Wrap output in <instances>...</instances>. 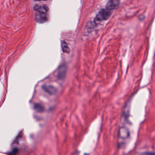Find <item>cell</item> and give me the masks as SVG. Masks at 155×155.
I'll return each instance as SVG.
<instances>
[{
    "instance_id": "ba28073f",
    "label": "cell",
    "mask_w": 155,
    "mask_h": 155,
    "mask_svg": "<svg viewBox=\"0 0 155 155\" xmlns=\"http://www.w3.org/2000/svg\"><path fill=\"white\" fill-rule=\"evenodd\" d=\"M34 108H35V109H36L37 111L39 112H43V111L44 110L43 107L42 105H40V104H35V106H34Z\"/></svg>"
},
{
    "instance_id": "52a82bcc",
    "label": "cell",
    "mask_w": 155,
    "mask_h": 155,
    "mask_svg": "<svg viewBox=\"0 0 155 155\" xmlns=\"http://www.w3.org/2000/svg\"><path fill=\"white\" fill-rule=\"evenodd\" d=\"M61 45H62V50H63V51L64 52L66 53H69V52H70V48H69V47H68L67 43H66L65 41H62Z\"/></svg>"
},
{
    "instance_id": "7a4b0ae2",
    "label": "cell",
    "mask_w": 155,
    "mask_h": 155,
    "mask_svg": "<svg viewBox=\"0 0 155 155\" xmlns=\"http://www.w3.org/2000/svg\"><path fill=\"white\" fill-rule=\"evenodd\" d=\"M128 130L125 127H121L119 131V137L121 140H127L129 137Z\"/></svg>"
},
{
    "instance_id": "30bf717a",
    "label": "cell",
    "mask_w": 155,
    "mask_h": 155,
    "mask_svg": "<svg viewBox=\"0 0 155 155\" xmlns=\"http://www.w3.org/2000/svg\"><path fill=\"white\" fill-rule=\"evenodd\" d=\"M153 155H155V153H153Z\"/></svg>"
},
{
    "instance_id": "8992f818",
    "label": "cell",
    "mask_w": 155,
    "mask_h": 155,
    "mask_svg": "<svg viewBox=\"0 0 155 155\" xmlns=\"http://www.w3.org/2000/svg\"><path fill=\"white\" fill-rule=\"evenodd\" d=\"M66 66L63 65L59 68V71L57 73V77L59 79H63L65 77L66 73Z\"/></svg>"
},
{
    "instance_id": "9c48e42d",
    "label": "cell",
    "mask_w": 155,
    "mask_h": 155,
    "mask_svg": "<svg viewBox=\"0 0 155 155\" xmlns=\"http://www.w3.org/2000/svg\"><path fill=\"white\" fill-rule=\"evenodd\" d=\"M143 155H150V153H147L146 154H144Z\"/></svg>"
},
{
    "instance_id": "5b68a950",
    "label": "cell",
    "mask_w": 155,
    "mask_h": 155,
    "mask_svg": "<svg viewBox=\"0 0 155 155\" xmlns=\"http://www.w3.org/2000/svg\"><path fill=\"white\" fill-rule=\"evenodd\" d=\"M35 19L37 22L43 23L47 21L48 18L46 14H41L37 13L35 15Z\"/></svg>"
},
{
    "instance_id": "3957f363",
    "label": "cell",
    "mask_w": 155,
    "mask_h": 155,
    "mask_svg": "<svg viewBox=\"0 0 155 155\" xmlns=\"http://www.w3.org/2000/svg\"><path fill=\"white\" fill-rule=\"evenodd\" d=\"M42 89L50 95H55L57 92V88L50 85H44L42 86Z\"/></svg>"
},
{
    "instance_id": "277c9868",
    "label": "cell",
    "mask_w": 155,
    "mask_h": 155,
    "mask_svg": "<svg viewBox=\"0 0 155 155\" xmlns=\"http://www.w3.org/2000/svg\"><path fill=\"white\" fill-rule=\"evenodd\" d=\"M33 8L37 13L41 14H46L49 10L48 7L45 5H35Z\"/></svg>"
},
{
    "instance_id": "6da1fadb",
    "label": "cell",
    "mask_w": 155,
    "mask_h": 155,
    "mask_svg": "<svg viewBox=\"0 0 155 155\" xmlns=\"http://www.w3.org/2000/svg\"><path fill=\"white\" fill-rule=\"evenodd\" d=\"M119 5L118 1H110L106 4L104 8L100 10L94 20V23L96 24L108 20Z\"/></svg>"
}]
</instances>
